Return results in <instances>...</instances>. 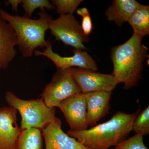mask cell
I'll use <instances>...</instances> for the list:
<instances>
[{
  "instance_id": "6da1fadb",
  "label": "cell",
  "mask_w": 149,
  "mask_h": 149,
  "mask_svg": "<svg viewBox=\"0 0 149 149\" xmlns=\"http://www.w3.org/2000/svg\"><path fill=\"white\" fill-rule=\"evenodd\" d=\"M139 113V111L133 113L117 111L106 122L81 131L70 130L67 134L89 148L109 149L126 139Z\"/></svg>"
},
{
  "instance_id": "7a4b0ae2",
  "label": "cell",
  "mask_w": 149,
  "mask_h": 149,
  "mask_svg": "<svg viewBox=\"0 0 149 149\" xmlns=\"http://www.w3.org/2000/svg\"><path fill=\"white\" fill-rule=\"evenodd\" d=\"M143 38L133 33L125 42L111 49L112 74L118 83L124 84V90L137 86L142 78L144 62L148 49L142 44Z\"/></svg>"
},
{
  "instance_id": "3957f363",
  "label": "cell",
  "mask_w": 149,
  "mask_h": 149,
  "mask_svg": "<svg viewBox=\"0 0 149 149\" xmlns=\"http://www.w3.org/2000/svg\"><path fill=\"white\" fill-rule=\"evenodd\" d=\"M40 11L37 13L39 19H35L25 15L10 14L0 9V16L13 29L17 37V45L24 57L32 56L36 48L45 49L51 42L45 40V34L49 29V22L53 18L45 10Z\"/></svg>"
},
{
  "instance_id": "277c9868",
  "label": "cell",
  "mask_w": 149,
  "mask_h": 149,
  "mask_svg": "<svg viewBox=\"0 0 149 149\" xmlns=\"http://www.w3.org/2000/svg\"><path fill=\"white\" fill-rule=\"evenodd\" d=\"M6 101L21 117L22 130L35 128L42 130L56 117V108L48 107L42 98L29 100L19 98L11 91L6 93Z\"/></svg>"
},
{
  "instance_id": "5b68a950",
  "label": "cell",
  "mask_w": 149,
  "mask_h": 149,
  "mask_svg": "<svg viewBox=\"0 0 149 149\" xmlns=\"http://www.w3.org/2000/svg\"><path fill=\"white\" fill-rule=\"evenodd\" d=\"M79 85L73 79L70 69H57L50 82L46 85L41 98L48 107L53 108L76 94L81 93Z\"/></svg>"
},
{
  "instance_id": "8992f818",
  "label": "cell",
  "mask_w": 149,
  "mask_h": 149,
  "mask_svg": "<svg viewBox=\"0 0 149 149\" xmlns=\"http://www.w3.org/2000/svg\"><path fill=\"white\" fill-rule=\"evenodd\" d=\"M48 29L56 41H61L74 49H86L84 43L88 42L89 37L84 35L81 25L73 15H61L56 19H53L49 22Z\"/></svg>"
},
{
  "instance_id": "52a82bcc",
  "label": "cell",
  "mask_w": 149,
  "mask_h": 149,
  "mask_svg": "<svg viewBox=\"0 0 149 149\" xmlns=\"http://www.w3.org/2000/svg\"><path fill=\"white\" fill-rule=\"evenodd\" d=\"M69 69L83 94L97 91L112 92L119 84L112 74H102L76 68Z\"/></svg>"
},
{
  "instance_id": "ba28073f",
  "label": "cell",
  "mask_w": 149,
  "mask_h": 149,
  "mask_svg": "<svg viewBox=\"0 0 149 149\" xmlns=\"http://www.w3.org/2000/svg\"><path fill=\"white\" fill-rule=\"evenodd\" d=\"M73 52L72 56H61L53 51L50 42L42 52L35 50L34 54L36 56H44L47 58L55 65L57 69H69L73 67H78L95 72L97 71L98 69L96 61L87 51L74 49Z\"/></svg>"
},
{
  "instance_id": "9c48e42d",
  "label": "cell",
  "mask_w": 149,
  "mask_h": 149,
  "mask_svg": "<svg viewBox=\"0 0 149 149\" xmlns=\"http://www.w3.org/2000/svg\"><path fill=\"white\" fill-rule=\"evenodd\" d=\"M58 107L63 113L70 130L81 131L88 129L87 103L83 93L65 99Z\"/></svg>"
},
{
  "instance_id": "30bf717a",
  "label": "cell",
  "mask_w": 149,
  "mask_h": 149,
  "mask_svg": "<svg viewBox=\"0 0 149 149\" xmlns=\"http://www.w3.org/2000/svg\"><path fill=\"white\" fill-rule=\"evenodd\" d=\"M46 149H91L68 136L62 129V122L56 117L42 130Z\"/></svg>"
},
{
  "instance_id": "8fae6325",
  "label": "cell",
  "mask_w": 149,
  "mask_h": 149,
  "mask_svg": "<svg viewBox=\"0 0 149 149\" xmlns=\"http://www.w3.org/2000/svg\"><path fill=\"white\" fill-rule=\"evenodd\" d=\"M17 111L11 107L0 108V149H15L22 132L17 118Z\"/></svg>"
},
{
  "instance_id": "7c38bea8",
  "label": "cell",
  "mask_w": 149,
  "mask_h": 149,
  "mask_svg": "<svg viewBox=\"0 0 149 149\" xmlns=\"http://www.w3.org/2000/svg\"><path fill=\"white\" fill-rule=\"evenodd\" d=\"M87 103L88 126H94L111 109L112 92L97 91L84 94Z\"/></svg>"
},
{
  "instance_id": "4fadbf2b",
  "label": "cell",
  "mask_w": 149,
  "mask_h": 149,
  "mask_svg": "<svg viewBox=\"0 0 149 149\" xmlns=\"http://www.w3.org/2000/svg\"><path fill=\"white\" fill-rule=\"evenodd\" d=\"M17 40L11 26L0 16V70L8 67L14 59Z\"/></svg>"
},
{
  "instance_id": "5bb4252c",
  "label": "cell",
  "mask_w": 149,
  "mask_h": 149,
  "mask_svg": "<svg viewBox=\"0 0 149 149\" xmlns=\"http://www.w3.org/2000/svg\"><path fill=\"white\" fill-rule=\"evenodd\" d=\"M140 4L135 0H114L106 11L105 15L108 21L114 22L121 27Z\"/></svg>"
},
{
  "instance_id": "9a60e30c",
  "label": "cell",
  "mask_w": 149,
  "mask_h": 149,
  "mask_svg": "<svg viewBox=\"0 0 149 149\" xmlns=\"http://www.w3.org/2000/svg\"><path fill=\"white\" fill-rule=\"evenodd\" d=\"M128 22L133 33L143 38L149 35V6L140 4L132 14Z\"/></svg>"
},
{
  "instance_id": "2e32d148",
  "label": "cell",
  "mask_w": 149,
  "mask_h": 149,
  "mask_svg": "<svg viewBox=\"0 0 149 149\" xmlns=\"http://www.w3.org/2000/svg\"><path fill=\"white\" fill-rule=\"evenodd\" d=\"M15 149H43L42 130L30 128L22 130Z\"/></svg>"
},
{
  "instance_id": "e0dca14e",
  "label": "cell",
  "mask_w": 149,
  "mask_h": 149,
  "mask_svg": "<svg viewBox=\"0 0 149 149\" xmlns=\"http://www.w3.org/2000/svg\"><path fill=\"white\" fill-rule=\"evenodd\" d=\"M21 4L24 9V15L31 18L32 13L37 9L40 10L47 9L52 10L56 8L48 0H21Z\"/></svg>"
},
{
  "instance_id": "ac0fdd59",
  "label": "cell",
  "mask_w": 149,
  "mask_h": 149,
  "mask_svg": "<svg viewBox=\"0 0 149 149\" xmlns=\"http://www.w3.org/2000/svg\"><path fill=\"white\" fill-rule=\"evenodd\" d=\"M132 131L143 136L149 133V107L138 114L133 122Z\"/></svg>"
},
{
  "instance_id": "d6986e66",
  "label": "cell",
  "mask_w": 149,
  "mask_h": 149,
  "mask_svg": "<svg viewBox=\"0 0 149 149\" xmlns=\"http://www.w3.org/2000/svg\"><path fill=\"white\" fill-rule=\"evenodd\" d=\"M60 15L69 14L73 15L82 0H52L51 1Z\"/></svg>"
},
{
  "instance_id": "ffe728a7",
  "label": "cell",
  "mask_w": 149,
  "mask_h": 149,
  "mask_svg": "<svg viewBox=\"0 0 149 149\" xmlns=\"http://www.w3.org/2000/svg\"><path fill=\"white\" fill-rule=\"evenodd\" d=\"M143 136L136 134L128 139L123 140L115 146L116 149H148L143 142Z\"/></svg>"
},
{
  "instance_id": "44dd1931",
  "label": "cell",
  "mask_w": 149,
  "mask_h": 149,
  "mask_svg": "<svg viewBox=\"0 0 149 149\" xmlns=\"http://www.w3.org/2000/svg\"><path fill=\"white\" fill-rule=\"evenodd\" d=\"M77 13L83 17L81 27L83 33L86 36H89L93 29V23L89 11L86 8H83L77 10Z\"/></svg>"
},
{
  "instance_id": "7402d4cb",
  "label": "cell",
  "mask_w": 149,
  "mask_h": 149,
  "mask_svg": "<svg viewBox=\"0 0 149 149\" xmlns=\"http://www.w3.org/2000/svg\"><path fill=\"white\" fill-rule=\"evenodd\" d=\"M4 3L6 5L11 6L12 10L16 12L18 11V5L21 4V0H7Z\"/></svg>"
},
{
  "instance_id": "603a6c76",
  "label": "cell",
  "mask_w": 149,
  "mask_h": 149,
  "mask_svg": "<svg viewBox=\"0 0 149 149\" xmlns=\"http://www.w3.org/2000/svg\"></svg>"
}]
</instances>
